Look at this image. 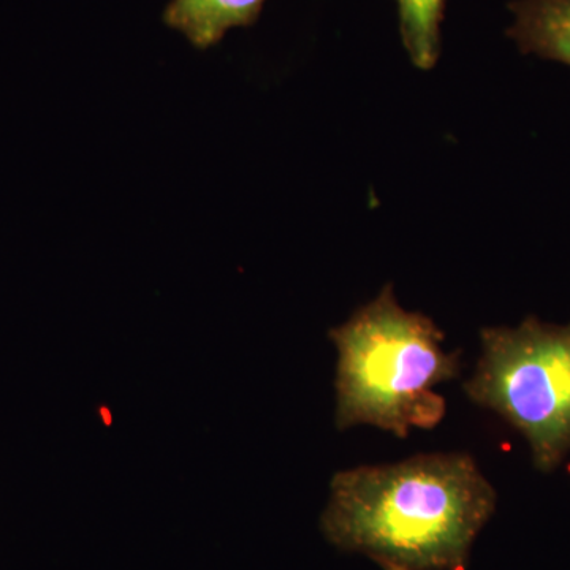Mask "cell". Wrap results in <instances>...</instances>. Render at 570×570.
Listing matches in <instances>:
<instances>
[{
	"mask_svg": "<svg viewBox=\"0 0 570 570\" xmlns=\"http://www.w3.org/2000/svg\"><path fill=\"white\" fill-rule=\"evenodd\" d=\"M497 499L466 453L415 455L336 472L321 530L382 570H464Z\"/></svg>",
	"mask_w": 570,
	"mask_h": 570,
	"instance_id": "6da1fadb",
	"label": "cell"
},
{
	"mask_svg": "<svg viewBox=\"0 0 570 570\" xmlns=\"http://www.w3.org/2000/svg\"><path fill=\"white\" fill-rule=\"evenodd\" d=\"M328 336L337 351V430L370 425L404 439L445 417L434 389L460 376L461 356L444 351L430 317L397 303L392 284Z\"/></svg>",
	"mask_w": 570,
	"mask_h": 570,
	"instance_id": "7a4b0ae2",
	"label": "cell"
},
{
	"mask_svg": "<svg viewBox=\"0 0 570 570\" xmlns=\"http://www.w3.org/2000/svg\"><path fill=\"white\" fill-rule=\"evenodd\" d=\"M480 344L464 393L523 434L539 471H553L570 452V322L491 326Z\"/></svg>",
	"mask_w": 570,
	"mask_h": 570,
	"instance_id": "3957f363",
	"label": "cell"
},
{
	"mask_svg": "<svg viewBox=\"0 0 570 570\" xmlns=\"http://www.w3.org/2000/svg\"><path fill=\"white\" fill-rule=\"evenodd\" d=\"M264 3L265 0H171L164 21L194 47L206 50L232 29L253 24Z\"/></svg>",
	"mask_w": 570,
	"mask_h": 570,
	"instance_id": "277c9868",
	"label": "cell"
},
{
	"mask_svg": "<svg viewBox=\"0 0 570 570\" xmlns=\"http://www.w3.org/2000/svg\"><path fill=\"white\" fill-rule=\"evenodd\" d=\"M510 37L520 50L570 67V0H519Z\"/></svg>",
	"mask_w": 570,
	"mask_h": 570,
	"instance_id": "5b68a950",
	"label": "cell"
},
{
	"mask_svg": "<svg viewBox=\"0 0 570 570\" xmlns=\"http://www.w3.org/2000/svg\"><path fill=\"white\" fill-rule=\"evenodd\" d=\"M445 0H397L400 28L409 58L419 69L436 66Z\"/></svg>",
	"mask_w": 570,
	"mask_h": 570,
	"instance_id": "8992f818",
	"label": "cell"
}]
</instances>
